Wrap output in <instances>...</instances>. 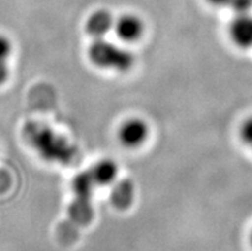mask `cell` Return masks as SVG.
<instances>
[{"label":"cell","mask_w":252,"mask_h":251,"mask_svg":"<svg viewBox=\"0 0 252 251\" xmlns=\"http://www.w3.org/2000/svg\"><path fill=\"white\" fill-rule=\"evenodd\" d=\"M30 143L42 154L46 159L55 162L69 163L74 155V149L59 135L50 128L40 127L37 124H30L25 130Z\"/></svg>","instance_id":"obj_1"},{"label":"cell","mask_w":252,"mask_h":251,"mask_svg":"<svg viewBox=\"0 0 252 251\" xmlns=\"http://www.w3.org/2000/svg\"><path fill=\"white\" fill-rule=\"evenodd\" d=\"M229 36L240 49L252 48V16L250 13L236 14L229 25Z\"/></svg>","instance_id":"obj_5"},{"label":"cell","mask_w":252,"mask_h":251,"mask_svg":"<svg viewBox=\"0 0 252 251\" xmlns=\"http://www.w3.org/2000/svg\"><path fill=\"white\" fill-rule=\"evenodd\" d=\"M89 172L95 184L108 186V184H112L118 177V166L113 160L102 159L96 163L93 168L89 169Z\"/></svg>","instance_id":"obj_7"},{"label":"cell","mask_w":252,"mask_h":251,"mask_svg":"<svg viewBox=\"0 0 252 251\" xmlns=\"http://www.w3.org/2000/svg\"><path fill=\"white\" fill-rule=\"evenodd\" d=\"M149 137V127L146 122L138 118L128 119L122 123L118 131V139L125 146L138 147L141 146Z\"/></svg>","instance_id":"obj_3"},{"label":"cell","mask_w":252,"mask_h":251,"mask_svg":"<svg viewBox=\"0 0 252 251\" xmlns=\"http://www.w3.org/2000/svg\"><path fill=\"white\" fill-rule=\"evenodd\" d=\"M228 8H230L236 14L250 13L252 9V0H232Z\"/></svg>","instance_id":"obj_11"},{"label":"cell","mask_w":252,"mask_h":251,"mask_svg":"<svg viewBox=\"0 0 252 251\" xmlns=\"http://www.w3.org/2000/svg\"><path fill=\"white\" fill-rule=\"evenodd\" d=\"M208 1L214 6H229L232 0H208Z\"/></svg>","instance_id":"obj_14"},{"label":"cell","mask_w":252,"mask_h":251,"mask_svg":"<svg viewBox=\"0 0 252 251\" xmlns=\"http://www.w3.org/2000/svg\"><path fill=\"white\" fill-rule=\"evenodd\" d=\"M113 30L122 41L134 42L144 35L145 25L142 19L134 14H123L115 21Z\"/></svg>","instance_id":"obj_4"},{"label":"cell","mask_w":252,"mask_h":251,"mask_svg":"<svg viewBox=\"0 0 252 251\" xmlns=\"http://www.w3.org/2000/svg\"><path fill=\"white\" fill-rule=\"evenodd\" d=\"M240 137L242 143L252 151V115L246 118L240 127Z\"/></svg>","instance_id":"obj_10"},{"label":"cell","mask_w":252,"mask_h":251,"mask_svg":"<svg viewBox=\"0 0 252 251\" xmlns=\"http://www.w3.org/2000/svg\"><path fill=\"white\" fill-rule=\"evenodd\" d=\"M89 59L96 67L127 72L134 64V55L125 48L104 38H95L89 48Z\"/></svg>","instance_id":"obj_2"},{"label":"cell","mask_w":252,"mask_h":251,"mask_svg":"<svg viewBox=\"0 0 252 251\" xmlns=\"http://www.w3.org/2000/svg\"><path fill=\"white\" fill-rule=\"evenodd\" d=\"M9 77V67L6 62H0V85H3Z\"/></svg>","instance_id":"obj_13"},{"label":"cell","mask_w":252,"mask_h":251,"mask_svg":"<svg viewBox=\"0 0 252 251\" xmlns=\"http://www.w3.org/2000/svg\"><path fill=\"white\" fill-rule=\"evenodd\" d=\"M250 244H251V246H252V231H251V233H250Z\"/></svg>","instance_id":"obj_15"},{"label":"cell","mask_w":252,"mask_h":251,"mask_svg":"<svg viewBox=\"0 0 252 251\" xmlns=\"http://www.w3.org/2000/svg\"><path fill=\"white\" fill-rule=\"evenodd\" d=\"M12 42L8 37L0 35V62H6L12 54Z\"/></svg>","instance_id":"obj_12"},{"label":"cell","mask_w":252,"mask_h":251,"mask_svg":"<svg viewBox=\"0 0 252 251\" xmlns=\"http://www.w3.org/2000/svg\"><path fill=\"white\" fill-rule=\"evenodd\" d=\"M96 184L90 172H82L73 179V191L78 201H89Z\"/></svg>","instance_id":"obj_8"},{"label":"cell","mask_w":252,"mask_h":251,"mask_svg":"<svg viewBox=\"0 0 252 251\" xmlns=\"http://www.w3.org/2000/svg\"><path fill=\"white\" fill-rule=\"evenodd\" d=\"M114 27V19L108 10L100 9L94 12L87 18L85 29L91 37L104 38Z\"/></svg>","instance_id":"obj_6"},{"label":"cell","mask_w":252,"mask_h":251,"mask_svg":"<svg viewBox=\"0 0 252 251\" xmlns=\"http://www.w3.org/2000/svg\"><path fill=\"white\" fill-rule=\"evenodd\" d=\"M134 195L133 183L131 181H121L113 190L112 201L115 207L127 208L132 204Z\"/></svg>","instance_id":"obj_9"}]
</instances>
